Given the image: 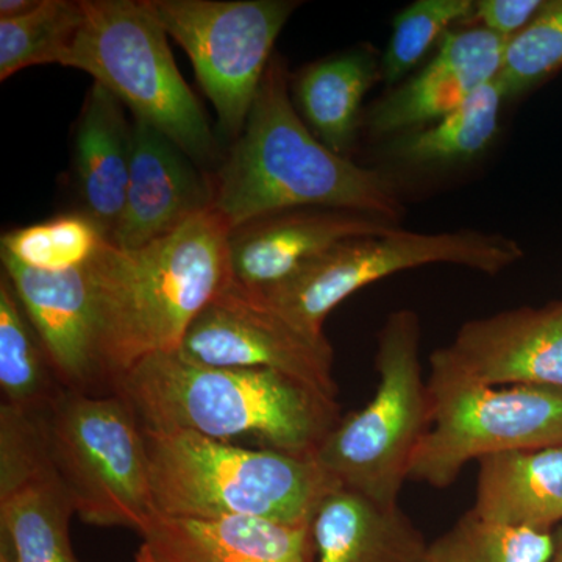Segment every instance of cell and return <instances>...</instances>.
<instances>
[{
  "label": "cell",
  "instance_id": "6da1fadb",
  "mask_svg": "<svg viewBox=\"0 0 562 562\" xmlns=\"http://www.w3.org/2000/svg\"><path fill=\"white\" fill-rule=\"evenodd\" d=\"M286 63L273 55L247 117L210 176L213 209L231 231L295 210H344L397 224L403 206L384 173L321 143L295 110Z\"/></svg>",
  "mask_w": 562,
  "mask_h": 562
},
{
  "label": "cell",
  "instance_id": "7a4b0ae2",
  "mask_svg": "<svg viewBox=\"0 0 562 562\" xmlns=\"http://www.w3.org/2000/svg\"><path fill=\"white\" fill-rule=\"evenodd\" d=\"M231 233L211 206L140 249L106 239L88 262L111 391L136 362L180 350L199 314L231 284Z\"/></svg>",
  "mask_w": 562,
  "mask_h": 562
},
{
  "label": "cell",
  "instance_id": "3957f363",
  "mask_svg": "<svg viewBox=\"0 0 562 562\" xmlns=\"http://www.w3.org/2000/svg\"><path fill=\"white\" fill-rule=\"evenodd\" d=\"M113 392L144 430L191 431L236 446L247 439L302 458L316 457L341 420L335 397L283 373L202 364L179 350L136 362Z\"/></svg>",
  "mask_w": 562,
  "mask_h": 562
},
{
  "label": "cell",
  "instance_id": "277c9868",
  "mask_svg": "<svg viewBox=\"0 0 562 562\" xmlns=\"http://www.w3.org/2000/svg\"><path fill=\"white\" fill-rule=\"evenodd\" d=\"M143 431L155 505L162 516L312 525L324 498L342 487L316 458L191 431Z\"/></svg>",
  "mask_w": 562,
  "mask_h": 562
},
{
  "label": "cell",
  "instance_id": "5b68a950",
  "mask_svg": "<svg viewBox=\"0 0 562 562\" xmlns=\"http://www.w3.org/2000/svg\"><path fill=\"white\" fill-rule=\"evenodd\" d=\"M81 5L83 24L61 66L90 74L136 121L165 133L192 160H209L216 146L209 117L146 2L81 0Z\"/></svg>",
  "mask_w": 562,
  "mask_h": 562
},
{
  "label": "cell",
  "instance_id": "8992f818",
  "mask_svg": "<svg viewBox=\"0 0 562 562\" xmlns=\"http://www.w3.org/2000/svg\"><path fill=\"white\" fill-rule=\"evenodd\" d=\"M420 321L398 310L379 333V387L360 412L339 420L316 460L346 490L397 506L417 447L430 430L432 406L419 360Z\"/></svg>",
  "mask_w": 562,
  "mask_h": 562
},
{
  "label": "cell",
  "instance_id": "52a82bcc",
  "mask_svg": "<svg viewBox=\"0 0 562 562\" xmlns=\"http://www.w3.org/2000/svg\"><path fill=\"white\" fill-rule=\"evenodd\" d=\"M41 427L80 520L146 530L158 514L149 457L138 417L122 395L66 391L41 416Z\"/></svg>",
  "mask_w": 562,
  "mask_h": 562
},
{
  "label": "cell",
  "instance_id": "ba28073f",
  "mask_svg": "<svg viewBox=\"0 0 562 562\" xmlns=\"http://www.w3.org/2000/svg\"><path fill=\"white\" fill-rule=\"evenodd\" d=\"M522 258L520 244L498 233H416L398 227L386 235L336 244L290 279L255 292L295 327L310 335L325 336L324 322L339 303L394 273L430 265H453L497 276Z\"/></svg>",
  "mask_w": 562,
  "mask_h": 562
},
{
  "label": "cell",
  "instance_id": "9c48e42d",
  "mask_svg": "<svg viewBox=\"0 0 562 562\" xmlns=\"http://www.w3.org/2000/svg\"><path fill=\"white\" fill-rule=\"evenodd\" d=\"M430 430L414 453L409 480L443 490L468 462L562 443V387L491 386L430 358Z\"/></svg>",
  "mask_w": 562,
  "mask_h": 562
},
{
  "label": "cell",
  "instance_id": "30bf717a",
  "mask_svg": "<svg viewBox=\"0 0 562 562\" xmlns=\"http://www.w3.org/2000/svg\"><path fill=\"white\" fill-rule=\"evenodd\" d=\"M187 52L221 131H244L271 65L273 44L297 2L291 0H144Z\"/></svg>",
  "mask_w": 562,
  "mask_h": 562
},
{
  "label": "cell",
  "instance_id": "8fae6325",
  "mask_svg": "<svg viewBox=\"0 0 562 562\" xmlns=\"http://www.w3.org/2000/svg\"><path fill=\"white\" fill-rule=\"evenodd\" d=\"M184 357L220 368L269 369L336 398L335 351L291 324L258 292L231 281L184 336Z\"/></svg>",
  "mask_w": 562,
  "mask_h": 562
},
{
  "label": "cell",
  "instance_id": "7c38bea8",
  "mask_svg": "<svg viewBox=\"0 0 562 562\" xmlns=\"http://www.w3.org/2000/svg\"><path fill=\"white\" fill-rule=\"evenodd\" d=\"M72 503L55 471L41 417L0 406V536L16 562H80Z\"/></svg>",
  "mask_w": 562,
  "mask_h": 562
},
{
  "label": "cell",
  "instance_id": "4fadbf2b",
  "mask_svg": "<svg viewBox=\"0 0 562 562\" xmlns=\"http://www.w3.org/2000/svg\"><path fill=\"white\" fill-rule=\"evenodd\" d=\"M430 358L491 386L562 387V301L465 322Z\"/></svg>",
  "mask_w": 562,
  "mask_h": 562
},
{
  "label": "cell",
  "instance_id": "5bb4252c",
  "mask_svg": "<svg viewBox=\"0 0 562 562\" xmlns=\"http://www.w3.org/2000/svg\"><path fill=\"white\" fill-rule=\"evenodd\" d=\"M0 257L2 272L13 284L65 390L98 394L95 391L102 386L110 387L99 351L87 266L72 271L41 272L25 268L9 255Z\"/></svg>",
  "mask_w": 562,
  "mask_h": 562
},
{
  "label": "cell",
  "instance_id": "9a60e30c",
  "mask_svg": "<svg viewBox=\"0 0 562 562\" xmlns=\"http://www.w3.org/2000/svg\"><path fill=\"white\" fill-rule=\"evenodd\" d=\"M192 161L165 133L133 120L131 179L124 211L109 239L113 246L140 249L211 209L210 176Z\"/></svg>",
  "mask_w": 562,
  "mask_h": 562
},
{
  "label": "cell",
  "instance_id": "2e32d148",
  "mask_svg": "<svg viewBox=\"0 0 562 562\" xmlns=\"http://www.w3.org/2000/svg\"><path fill=\"white\" fill-rule=\"evenodd\" d=\"M395 228L394 222L344 210H295L262 217L231 233L233 281L250 291H266L336 244Z\"/></svg>",
  "mask_w": 562,
  "mask_h": 562
},
{
  "label": "cell",
  "instance_id": "e0dca14e",
  "mask_svg": "<svg viewBox=\"0 0 562 562\" xmlns=\"http://www.w3.org/2000/svg\"><path fill=\"white\" fill-rule=\"evenodd\" d=\"M505 46L482 25L447 32L430 63L373 105L372 131L403 135L442 120L497 77Z\"/></svg>",
  "mask_w": 562,
  "mask_h": 562
},
{
  "label": "cell",
  "instance_id": "ac0fdd59",
  "mask_svg": "<svg viewBox=\"0 0 562 562\" xmlns=\"http://www.w3.org/2000/svg\"><path fill=\"white\" fill-rule=\"evenodd\" d=\"M140 536L157 562H314L312 525L158 513Z\"/></svg>",
  "mask_w": 562,
  "mask_h": 562
},
{
  "label": "cell",
  "instance_id": "d6986e66",
  "mask_svg": "<svg viewBox=\"0 0 562 562\" xmlns=\"http://www.w3.org/2000/svg\"><path fill=\"white\" fill-rule=\"evenodd\" d=\"M133 122L101 85L88 92L74 138V176L85 216L111 238L127 198Z\"/></svg>",
  "mask_w": 562,
  "mask_h": 562
},
{
  "label": "cell",
  "instance_id": "ffe728a7",
  "mask_svg": "<svg viewBox=\"0 0 562 562\" xmlns=\"http://www.w3.org/2000/svg\"><path fill=\"white\" fill-rule=\"evenodd\" d=\"M314 562H424L428 543L401 506L339 487L312 522Z\"/></svg>",
  "mask_w": 562,
  "mask_h": 562
},
{
  "label": "cell",
  "instance_id": "44dd1931",
  "mask_svg": "<svg viewBox=\"0 0 562 562\" xmlns=\"http://www.w3.org/2000/svg\"><path fill=\"white\" fill-rule=\"evenodd\" d=\"M472 509L490 522L528 530L562 522V443L479 460Z\"/></svg>",
  "mask_w": 562,
  "mask_h": 562
},
{
  "label": "cell",
  "instance_id": "7402d4cb",
  "mask_svg": "<svg viewBox=\"0 0 562 562\" xmlns=\"http://www.w3.org/2000/svg\"><path fill=\"white\" fill-rule=\"evenodd\" d=\"M382 69L366 47L306 66L292 79V102L317 139L346 157L357 136L362 99Z\"/></svg>",
  "mask_w": 562,
  "mask_h": 562
},
{
  "label": "cell",
  "instance_id": "603a6c76",
  "mask_svg": "<svg viewBox=\"0 0 562 562\" xmlns=\"http://www.w3.org/2000/svg\"><path fill=\"white\" fill-rule=\"evenodd\" d=\"M0 390L2 403L44 416L65 394L46 347L22 308L9 277L0 279Z\"/></svg>",
  "mask_w": 562,
  "mask_h": 562
},
{
  "label": "cell",
  "instance_id": "cb8c5ba5",
  "mask_svg": "<svg viewBox=\"0 0 562 562\" xmlns=\"http://www.w3.org/2000/svg\"><path fill=\"white\" fill-rule=\"evenodd\" d=\"M503 99L501 85L490 81L442 120L403 133L394 143L395 157L428 168L473 160L497 136Z\"/></svg>",
  "mask_w": 562,
  "mask_h": 562
},
{
  "label": "cell",
  "instance_id": "d4e9b609",
  "mask_svg": "<svg viewBox=\"0 0 562 562\" xmlns=\"http://www.w3.org/2000/svg\"><path fill=\"white\" fill-rule=\"evenodd\" d=\"M83 24V5L41 0L31 13L0 20V80L31 66L63 65Z\"/></svg>",
  "mask_w": 562,
  "mask_h": 562
},
{
  "label": "cell",
  "instance_id": "484cf974",
  "mask_svg": "<svg viewBox=\"0 0 562 562\" xmlns=\"http://www.w3.org/2000/svg\"><path fill=\"white\" fill-rule=\"evenodd\" d=\"M557 547L550 531L490 522L471 509L428 543L424 562H552Z\"/></svg>",
  "mask_w": 562,
  "mask_h": 562
},
{
  "label": "cell",
  "instance_id": "4316f807",
  "mask_svg": "<svg viewBox=\"0 0 562 562\" xmlns=\"http://www.w3.org/2000/svg\"><path fill=\"white\" fill-rule=\"evenodd\" d=\"M105 241L106 236L90 217L66 214L3 233L0 254L33 271L65 272L87 266Z\"/></svg>",
  "mask_w": 562,
  "mask_h": 562
},
{
  "label": "cell",
  "instance_id": "83f0119b",
  "mask_svg": "<svg viewBox=\"0 0 562 562\" xmlns=\"http://www.w3.org/2000/svg\"><path fill=\"white\" fill-rule=\"evenodd\" d=\"M562 69V0L546 2L535 20L506 41L497 83L505 99L527 94Z\"/></svg>",
  "mask_w": 562,
  "mask_h": 562
},
{
  "label": "cell",
  "instance_id": "f1b7e54d",
  "mask_svg": "<svg viewBox=\"0 0 562 562\" xmlns=\"http://www.w3.org/2000/svg\"><path fill=\"white\" fill-rule=\"evenodd\" d=\"M473 9L472 0H417L403 9L392 21L390 43L380 61L386 85L392 87L405 79L432 44H439L450 32V25L469 21Z\"/></svg>",
  "mask_w": 562,
  "mask_h": 562
},
{
  "label": "cell",
  "instance_id": "f546056e",
  "mask_svg": "<svg viewBox=\"0 0 562 562\" xmlns=\"http://www.w3.org/2000/svg\"><path fill=\"white\" fill-rule=\"evenodd\" d=\"M543 5L542 0H480L469 21H479L483 29L508 41L522 32Z\"/></svg>",
  "mask_w": 562,
  "mask_h": 562
},
{
  "label": "cell",
  "instance_id": "4dcf8cb0",
  "mask_svg": "<svg viewBox=\"0 0 562 562\" xmlns=\"http://www.w3.org/2000/svg\"><path fill=\"white\" fill-rule=\"evenodd\" d=\"M41 0H2L0 2V20H14L31 13L40 5Z\"/></svg>",
  "mask_w": 562,
  "mask_h": 562
},
{
  "label": "cell",
  "instance_id": "1f68e13d",
  "mask_svg": "<svg viewBox=\"0 0 562 562\" xmlns=\"http://www.w3.org/2000/svg\"><path fill=\"white\" fill-rule=\"evenodd\" d=\"M0 562H16L13 550L3 536H0Z\"/></svg>",
  "mask_w": 562,
  "mask_h": 562
},
{
  "label": "cell",
  "instance_id": "d6a6232c",
  "mask_svg": "<svg viewBox=\"0 0 562 562\" xmlns=\"http://www.w3.org/2000/svg\"><path fill=\"white\" fill-rule=\"evenodd\" d=\"M133 562H157V560H155L154 554H151L149 547H147L146 543H140Z\"/></svg>",
  "mask_w": 562,
  "mask_h": 562
},
{
  "label": "cell",
  "instance_id": "836d02e7",
  "mask_svg": "<svg viewBox=\"0 0 562 562\" xmlns=\"http://www.w3.org/2000/svg\"><path fill=\"white\" fill-rule=\"evenodd\" d=\"M552 562H562V538H558L557 553H554Z\"/></svg>",
  "mask_w": 562,
  "mask_h": 562
},
{
  "label": "cell",
  "instance_id": "e575fe53",
  "mask_svg": "<svg viewBox=\"0 0 562 562\" xmlns=\"http://www.w3.org/2000/svg\"><path fill=\"white\" fill-rule=\"evenodd\" d=\"M561 538H562V532H561Z\"/></svg>",
  "mask_w": 562,
  "mask_h": 562
}]
</instances>
